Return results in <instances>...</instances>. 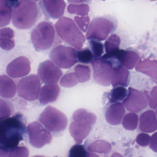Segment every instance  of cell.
I'll return each mask as SVG.
<instances>
[{
    "label": "cell",
    "mask_w": 157,
    "mask_h": 157,
    "mask_svg": "<svg viewBox=\"0 0 157 157\" xmlns=\"http://www.w3.org/2000/svg\"><path fill=\"white\" fill-rule=\"evenodd\" d=\"M117 27L116 21L111 17L103 16L95 18L89 25L86 34V39L104 41L110 34L115 31Z\"/></svg>",
    "instance_id": "5"
},
{
    "label": "cell",
    "mask_w": 157,
    "mask_h": 157,
    "mask_svg": "<svg viewBox=\"0 0 157 157\" xmlns=\"http://www.w3.org/2000/svg\"><path fill=\"white\" fill-rule=\"evenodd\" d=\"M123 104L127 110L131 113H138L144 110L148 104L147 92L143 93L129 87L127 96L123 101Z\"/></svg>",
    "instance_id": "11"
},
{
    "label": "cell",
    "mask_w": 157,
    "mask_h": 157,
    "mask_svg": "<svg viewBox=\"0 0 157 157\" xmlns=\"http://www.w3.org/2000/svg\"><path fill=\"white\" fill-rule=\"evenodd\" d=\"M47 19H59L64 15L66 3L64 0H41L38 3Z\"/></svg>",
    "instance_id": "13"
},
{
    "label": "cell",
    "mask_w": 157,
    "mask_h": 157,
    "mask_svg": "<svg viewBox=\"0 0 157 157\" xmlns=\"http://www.w3.org/2000/svg\"><path fill=\"white\" fill-rule=\"evenodd\" d=\"M91 156H97L92 155L91 153H89L87 151L83 145L76 144L71 148L69 151L70 157H86Z\"/></svg>",
    "instance_id": "34"
},
{
    "label": "cell",
    "mask_w": 157,
    "mask_h": 157,
    "mask_svg": "<svg viewBox=\"0 0 157 157\" xmlns=\"http://www.w3.org/2000/svg\"><path fill=\"white\" fill-rule=\"evenodd\" d=\"M139 59V56L136 52L132 50H125L121 64L127 69L132 70L136 66Z\"/></svg>",
    "instance_id": "23"
},
{
    "label": "cell",
    "mask_w": 157,
    "mask_h": 157,
    "mask_svg": "<svg viewBox=\"0 0 157 157\" xmlns=\"http://www.w3.org/2000/svg\"><path fill=\"white\" fill-rule=\"evenodd\" d=\"M74 21L78 25L79 28L83 33H86L88 30L90 23V18L89 16H75Z\"/></svg>",
    "instance_id": "36"
},
{
    "label": "cell",
    "mask_w": 157,
    "mask_h": 157,
    "mask_svg": "<svg viewBox=\"0 0 157 157\" xmlns=\"http://www.w3.org/2000/svg\"><path fill=\"white\" fill-rule=\"evenodd\" d=\"M3 153L1 157H28L29 151L25 147H17L10 149L1 148V154Z\"/></svg>",
    "instance_id": "30"
},
{
    "label": "cell",
    "mask_w": 157,
    "mask_h": 157,
    "mask_svg": "<svg viewBox=\"0 0 157 157\" xmlns=\"http://www.w3.org/2000/svg\"><path fill=\"white\" fill-rule=\"evenodd\" d=\"M147 96L148 102L150 108L156 109L157 108V86L153 87L149 94L147 92Z\"/></svg>",
    "instance_id": "38"
},
{
    "label": "cell",
    "mask_w": 157,
    "mask_h": 157,
    "mask_svg": "<svg viewBox=\"0 0 157 157\" xmlns=\"http://www.w3.org/2000/svg\"><path fill=\"white\" fill-rule=\"evenodd\" d=\"M15 40L13 37L8 36L0 37V46L3 50H12L15 47Z\"/></svg>",
    "instance_id": "37"
},
{
    "label": "cell",
    "mask_w": 157,
    "mask_h": 157,
    "mask_svg": "<svg viewBox=\"0 0 157 157\" xmlns=\"http://www.w3.org/2000/svg\"><path fill=\"white\" fill-rule=\"evenodd\" d=\"M30 144L35 147L40 148L49 144L52 136L49 130L36 121L32 122L27 127Z\"/></svg>",
    "instance_id": "10"
},
{
    "label": "cell",
    "mask_w": 157,
    "mask_h": 157,
    "mask_svg": "<svg viewBox=\"0 0 157 157\" xmlns=\"http://www.w3.org/2000/svg\"><path fill=\"white\" fill-rule=\"evenodd\" d=\"M131 1H134V0H131Z\"/></svg>",
    "instance_id": "47"
},
{
    "label": "cell",
    "mask_w": 157,
    "mask_h": 157,
    "mask_svg": "<svg viewBox=\"0 0 157 157\" xmlns=\"http://www.w3.org/2000/svg\"><path fill=\"white\" fill-rule=\"evenodd\" d=\"M74 71L79 82H85L90 80L91 70L89 66L79 64L74 68Z\"/></svg>",
    "instance_id": "27"
},
{
    "label": "cell",
    "mask_w": 157,
    "mask_h": 157,
    "mask_svg": "<svg viewBox=\"0 0 157 157\" xmlns=\"http://www.w3.org/2000/svg\"><path fill=\"white\" fill-rule=\"evenodd\" d=\"M26 132L21 115H15L2 120L0 125L1 148L10 149L16 147L23 139Z\"/></svg>",
    "instance_id": "1"
},
{
    "label": "cell",
    "mask_w": 157,
    "mask_h": 157,
    "mask_svg": "<svg viewBox=\"0 0 157 157\" xmlns=\"http://www.w3.org/2000/svg\"><path fill=\"white\" fill-rule=\"evenodd\" d=\"M75 122H86L93 124L96 122L97 117L93 113H89L84 109H79L75 111L72 115Z\"/></svg>",
    "instance_id": "25"
},
{
    "label": "cell",
    "mask_w": 157,
    "mask_h": 157,
    "mask_svg": "<svg viewBox=\"0 0 157 157\" xmlns=\"http://www.w3.org/2000/svg\"><path fill=\"white\" fill-rule=\"evenodd\" d=\"M124 105L117 102L112 104L106 110L105 118L106 122L112 125H117L121 123L125 113Z\"/></svg>",
    "instance_id": "16"
},
{
    "label": "cell",
    "mask_w": 157,
    "mask_h": 157,
    "mask_svg": "<svg viewBox=\"0 0 157 157\" xmlns=\"http://www.w3.org/2000/svg\"><path fill=\"white\" fill-rule=\"evenodd\" d=\"M121 43L120 37L117 35H111L105 43V48L106 54H111L119 50Z\"/></svg>",
    "instance_id": "28"
},
{
    "label": "cell",
    "mask_w": 157,
    "mask_h": 157,
    "mask_svg": "<svg viewBox=\"0 0 157 157\" xmlns=\"http://www.w3.org/2000/svg\"><path fill=\"white\" fill-rule=\"evenodd\" d=\"M112 150L111 144L105 140H97L89 144L87 150L90 152L99 153H109Z\"/></svg>",
    "instance_id": "24"
},
{
    "label": "cell",
    "mask_w": 157,
    "mask_h": 157,
    "mask_svg": "<svg viewBox=\"0 0 157 157\" xmlns=\"http://www.w3.org/2000/svg\"><path fill=\"white\" fill-rule=\"evenodd\" d=\"M0 27H2L10 24L13 12L8 0H0Z\"/></svg>",
    "instance_id": "22"
},
{
    "label": "cell",
    "mask_w": 157,
    "mask_h": 157,
    "mask_svg": "<svg viewBox=\"0 0 157 157\" xmlns=\"http://www.w3.org/2000/svg\"><path fill=\"white\" fill-rule=\"evenodd\" d=\"M77 54L79 62L83 64L91 63L95 58L93 53L88 48L80 49L77 52Z\"/></svg>",
    "instance_id": "33"
},
{
    "label": "cell",
    "mask_w": 157,
    "mask_h": 157,
    "mask_svg": "<svg viewBox=\"0 0 157 157\" xmlns=\"http://www.w3.org/2000/svg\"><path fill=\"white\" fill-rule=\"evenodd\" d=\"M152 110H147L140 117L139 128L142 132L151 133L157 130V116Z\"/></svg>",
    "instance_id": "17"
},
{
    "label": "cell",
    "mask_w": 157,
    "mask_h": 157,
    "mask_svg": "<svg viewBox=\"0 0 157 157\" xmlns=\"http://www.w3.org/2000/svg\"><path fill=\"white\" fill-rule=\"evenodd\" d=\"M9 3L12 7L15 6L19 2V0H8Z\"/></svg>",
    "instance_id": "43"
},
{
    "label": "cell",
    "mask_w": 157,
    "mask_h": 157,
    "mask_svg": "<svg viewBox=\"0 0 157 157\" xmlns=\"http://www.w3.org/2000/svg\"><path fill=\"white\" fill-rule=\"evenodd\" d=\"M130 81L129 72L123 65L114 67L111 77V84L113 87L118 86L127 87Z\"/></svg>",
    "instance_id": "19"
},
{
    "label": "cell",
    "mask_w": 157,
    "mask_h": 157,
    "mask_svg": "<svg viewBox=\"0 0 157 157\" xmlns=\"http://www.w3.org/2000/svg\"><path fill=\"white\" fill-rule=\"evenodd\" d=\"M89 43L94 57H101L104 53V45L102 43L96 40H90Z\"/></svg>",
    "instance_id": "35"
},
{
    "label": "cell",
    "mask_w": 157,
    "mask_h": 157,
    "mask_svg": "<svg viewBox=\"0 0 157 157\" xmlns=\"http://www.w3.org/2000/svg\"><path fill=\"white\" fill-rule=\"evenodd\" d=\"M77 52L74 48L59 45L51 50L49 57L59 68L68 69L78 61Z\"/></svg>",
    "instance_id": "7"
},
{
    "label": "cell",
    "mask_w": 157,
    "mask_h": 157,
    "mask_svg": "<svg viewBox=\"0 0 157 157\" xmlns=\"http://www.w3.org/2000/svg\"><path fill=\"white\" fill-rule=\"evenodd\" d=\"M128 94V91L124 86L114 87L109 95V102L113 104L123 101L126 98Z\"/></svg>",
    "instance_id": "26"
},
{
    "label": "cell",
    "mask_w": 157,
    "mask_h": 157,
    "mask_svg": "<svg viewBox=\"0 0 157 157\" xmlns=\"http://www.w3.org/2000/svg\"><path fill=\"white\" fill-rule=\"evenodd\" d=\"M67 1L70 3H82L89 2L91 0H67Z\"/></svg>",
    "instance_id": "42"
},
{
    "label": "cell",
    "mask_w": 157,
    "mask_h": 157,
    "mask_svg": "<svg viewBox=\"0 0 157 157\" xmlns=\"http://www.w3.org/2000/svg\"><path fill=\"white\" fill-rule=\"evenodd\" d=\"M39 5L30 0H20L14 7L12 23L16 28L26 30L33 27L42 16Z\"/></svg>",
    "instance_id": "2"
},
{
    "label": "cell",
    "mask_w": 157,
    "mask_h": 157,
    "mask_svg": "<svg viewBox=\"0 0 157 157\" xmlns=\"http://www.w3.org/2000/svg\"><path fill=\"white\" fill-rule=\"evenodd\" d=\"M31 70V62L29 59L25 57L20 56L8 65L6 72L10 77L17 78L28 75Z\"/></svg>",
    "instance_id": "14"
},
{
    "label": "cell",
    "mask_w": 157,
    "mask_h": 157,
    "mask_svg": "<svg viewBox=\"0 0 157 157\" xmlns=\"http://www.w3.org/2000/svg\"><path fill=\"white\" fill-rule=\"evenodd\" d=\"M53 23L44 21L37 25L31 33V40L36 50L46 51L60 45L61 39Z\"/></svg>",
    "instance_id": "3"
},
{
    "label": "cell",
    "mask_w": 157,
    "mask_h": 157,
    "mask_svg": "<svg viewBox=\"0 0 157 157\" xmlns=\"http://www.w3.org/2000/svg\"><path fill=\"white\" fill-rule=\"evenodd\" d=\"M78 82L75 72H68L66 73L62 77L60 80V85L65 88H71L74 87Z\"/></svg>",
    "instance_id": "32"
},
{
    "label": "cell",
    "mask_w": 157,
    "mask_h": 157,
    "mask_svg": "<svg viewBox=\"0 0 157 157\" xmlns=\"http://www.w3.org/2000/svg\"><path fill=\"white\" fill-rule=\"evenodd\" d=\"M90 11V7L88 4H70L67 7V11L69 13L81 16H87Z\"/></svg>",
    "instance_id": "31"
},
{
    "label": "cell",
    "mask_w": 157,
    "mask_h": 157,
    "mask_svg": "<svg viewBox=\"0 0 157 157\" xmlns=\"http://www.w3.org/2000/svg\"><path fill=\"white\" fill-rule=\"evenodd\" d=\"M60 92L59 86L56 83L47 84L40 91L39 100L41 104L45 105L57 100Z\"/></svg>",
    "instance_id": "18"
},
{
    "label": "cell",
    "mask_w": 157,
    "mask_h": 157,
    "mask_svg": "<svg viewBox=\"0 0 157 157\" xmlns=\"http://www.w3.org/2000/svg\"><path fill=\"white\" fill-rule=\"evenodd\" d=\"M150 1H157V0H150Z\"/></svg>",
    "instance_id": "46"
},
{
    "label": "cell",
    "mask_w": 157,
    "mask_h": 157,
    "mask_svg": "<svg viewBox=\"0 0 157 157\" xmlns=\"http://www.w3.org/2000/svg\"><path fill=\"white\" fill-rule=\"evenodd\" d=\"M149 146L153 151L157 153V132L151 136Z\"/></svg>",
    "instance_id": "41"
},
{
    "label": "cell",
    "mask_w": 157,
    "mask_h": 157,
    "mask_svg": "<svg viewBox=\"0 0 157 157\" xmlns=\"http://www.w3.org/2000/svg\"><path fill=\"white\" fill-rule=\"evenodd\" d=\"M30 1H32L33 2H37L39 1H40V0H30Z\"/></svg>",
    "instance_id": "44"
},
{
    "label": "cell",
    "mask_w": 157,
    "mask_h": 157,
    "mask_svg": "<svg viewBox=\"0 0 157 157\" xmlns=\"http://www.w3.org/2000/svg\"><path fill=\"white\" fill-rule=\"evenodd\" d=\"M39 120L45 128L53 132L65 130L68 124L65 114L51 106H47L41 113Z\"/></svg>",
    "instance_id": "6"
},
{
    "label": "cell",
    "mask_w": 157,
    "mask_h": 157,
    "mask_svg": "<svg viewBox=\"0 0 157 157\" xmlns=\"http://www.w3.org/2000/svg\"><path fill=\"white\" fill-rule=\"evenodd\" d=\"M92 125L88 122L75 121L70 124V133L77 144H81L87 137L90 132Z\"/></svg>",
    "instance_id": "15"
},
{
    "label": "cell",
    "mask_w": 157,
    "mask_h": 157,
    "mask_svg": "<svg viewBox=\"0 0 157 157\" xmlns=\"http://www.w3.org/2000/svg\"><path fill=\"white\" fill-rule=\"evenodd\" d=\"M55 27L59 36L65 43L78 50L82 48L86 38L72 19L61 17Z\"/></svg>",
    "instance_id": "4"
},
{
    "label": "cell",
    "mask_w": 157,
    "mask_h": 157,
    "mask_svg": "<svg viewBox=\"0 0 157 157\" xmlns=\"http://www.w3.org/2000/svg\"><path fill=\"white\" fill-rule=\"evenodd\" d=\"M41 86V82L37 75L32 74L25 77L17 84L18 95L27 101H35L40 95Z\"/></svg>",
    "instance_id": "8"
},
{
    "label": "cell",
    "mask_w": 157,
    "mask_h": 157,
    "mask_svg": "<svg viewBox=\"0 0 157 157\" xmlns=\"http://www.w3.org/2000/svg\"><path fill=\"white\" fill-rule=\"evenodd\" d=\"M17 92V86L13 80L7 75L0 77V95L7 99L13 98Z\"/></svg>",
    "instance_id": "20"
},
{
    "label": "cell",
    "mask_w": 157,
    "mask_h": 157,
    "mask_svg": "<svg viewBox=\"0 0 157 157\" xmlns=\"http://www.w3.org/2000/svg\"><path fill=\"white\" fill-rule=\"evenodd\" d=\"M1 103V120L8 118L11 114V109L9 106L8 104L4 100L1 99L0 100Z\"/></svg>",
    "instance_id": "39"
},
{
    "label": "cell",
    "mask_w": 157,
    "mask_h": 157,
    "mask_svg": "<svg viewBox=\"0 0 157 157\" xmlns=\"http://www.w3.org/2000/svg\"><path fill=\"white\" fill-rule=\"evenodd\" d=\"M37 73L42 81L46 84L56 83L62 75L59 67L50 60H46L40 64Z\"/></svg>",
    "instance_id": "12"
},
{
    "label": "cell",
    "mask_w": 157,
    "mask_h": 157,
    "mask_svg": "<svg viewBox=\"0 0 157 157\" xmlns=\"http://www.w3.org/2000/svg\"><path fill=\"white\" fill-rule=\"evenodd\" d=\"M151 137L146 133H141L138 135L136 138L137 143L141 147H146L150 144Z\"/></svg>",
    "instance_id": "40"
},
{
    "label": "cell",
    "mask_w": 157,
    "mask_h": 157,
    "mask_svg": "<svg viewBox=\"0 0 157 157\" xmlns=\"http://www.w3.org/2000/svg\"><path fill=\"white\" fill-rule=\"evenodd\" d=\"M138 124V116L135 113L126 114L124 116L122 125L125 129L133 131L137 128Z\"/></svg>",
    "instance_id": "29"
},
{
    "label": "cell",
    "mask_w": 157,
    "mask_h": 157,
    "mask_svg": "<svg viewBox=\"0 0 157 157\" xmlns=\"http://www.w3.org/2000/svg\"><path fill=\"white\" fill-rule=\"evenodd\" d=\"M103 1H105V0H103Z\"/></svg>",
    "instance_id": "48"
},
{
    "label": "cell",
    "mask_w": 157,
    "mask_h": 157,
    "mask_svg": "<svg viewBox=\"0 0 157 157\" xmlns=\"http://www.w3.org/2000/svg\"><path fill=\"white\" fill-rule=\"evenodd\" d=\"M91 64L95 82L101 86H109L113 68L112 62L102 57L95 58Z\"/></svg>",
    "instance_id": "9"
},
{
    "label": "cell",
    "mask_w": 157,
    "mask_h": 157,
    "mask_svg": "<svg viewBox=\"0 0 157 157\" xmlns=\"http://www.w3.org/2000/svg\"><path fill=\"white\" fill-rule=\"evenodd\" d=\"M136 70L157 80V60L140 59L136 66Z\"/></svg>",
    "instance_id": "21"
},
{
    "label": "cell",
    "mask_w": 157,
    "mask_h": 157,
    "mask_svg": "<svg viewBox=\"0 0 157 157\" xmlns=\"http://www.w3.org/2000/svg\"><path fill=\"white\" fill-rule=\"evenodd\" d=\"M156 115H157V109H156Z\"/></svg>",
    "instance_id": "45"
}]
</instances>
